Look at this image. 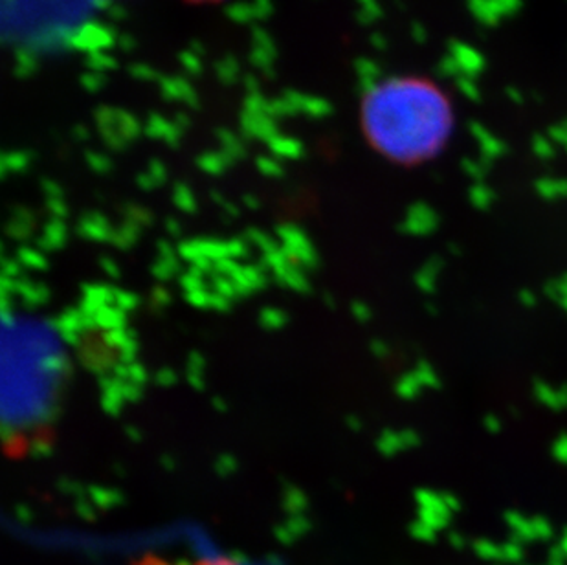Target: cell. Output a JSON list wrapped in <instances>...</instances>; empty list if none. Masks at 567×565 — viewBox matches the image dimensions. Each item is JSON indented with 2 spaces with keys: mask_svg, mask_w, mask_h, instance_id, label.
Instances as JSON below:
<instances>
[{
  "mask_svg": "<svg viewBox=\"0 0 567 565\" xmlns=\"http://www.w3.org/2000/svg\"><path fill=\"white\" fill-rule=\"evenodd\" d=\"M483 424H485V428H487V432L491 433H499V430H502V421H499V417L496 415L485 417Z\"/></svg>",
  "mask_w": 567,
  "mask_h": 565,
  "instance_id": "ee69618b",
  "label": "cell"
},
{
  "mask_svg": "<svg viewBox=\"0 0 567 565\" xmlns=\"http://www.w3.org/2000/svg\"><path fill=\"white\" fill-rule=\"evenodd\" d=\"M471 133L472 138L476 140L483 161L493 162L494 158L507 153V145H505L504 140L494 136L487 127H483L482 123H471Z\"/></svg>",
  "mask_w": 567,
  "mask_h": 565,
  "instance_id": "30bf717a",
  "label": "cell"
},
{
  "mask_svg": "<svg viewBox=\"0 0 567 565\" xmlns=\"http://www.w3.org/2000/svg\"><path fill=\"white\" fill-rule=\"evenodd\" d=\"M553 458L557 459L560 464H567V433H563L553 443Z\"/></svg>",
  "mask_w": 567,
  "mask_h": 565,
  "instance_id": "e575fe53",
  "label": "cell"
},
{
  "mask_svg": "<svg viewBox=\"0 0 567 565\" xmlns=\"http://www.w3.org/2000/svg\"><path fill=\"white\" fill-rule=\"evenodd\" d=\"M155 380L156 384L162 386V388H172V386L177 382V373L169 368L161 369V371L155 374Z\"/></svg>",
  "mask_w": 567,
  "mask_h": 565,
  "instance_id": "d590c367",
  "label": "cell"
},
{
  "mask_svg": "<svg viewBox=\"0 0 567 565\" xmlns=\"http://www.w3.org/2000/svg\"><path fill=\"white\" fill-rule=\"evenodd\" d=\"M413 373L417 374V379L421 380L423 388L437 390L441 386L440 377H437L434 368H432L429 362H419L417 368L413 369Z\"/></svg>",
  "mask_w": 567,
  "mask_h": 565,
  "instance_id": "4316f807",
  "label": "cell"
},
{
  "mask_svg": "<svg viewBox=\"0 0 567 565\" xmlns=\"http://www.w3.org/2000/svg\"><path fill=\"white\" fill-rule=\"evenodd\" d=\"M455 85H457L461 94H463L466 100H472V102H477V100H480V86H477L476 78H471V75H460V78L455 80Z\"/></svg>",
  "mask_w": 567,
  "mask_h": 565,
  "instance_id": "f546056e",
  "label": "cell"
},
{
  "mask_svg": "<svg viewBox=\"0 0 567 565\" xmlns=\"http://www.w3.org/2000/svg\"><path fill=\"white\" fill-rule=\"evenodd\" d=\"M33 228V219L21 220L19 219V215H17L16 219L11 220L10 225H8V232H10L13 237L17 239H24L28 237V234H32Z\"/></svg>",
  "mask_w": 567,
  "mask_h": 565,
  "instance_id": "d6a6232c",
  "label": "cell"
},
{
  "mask_svg": "<svg viewBox=\"0 0 567 565\" xmlns=\"http://www.w3.org/2000/svg\"><path fill=\"white\" fill-rule=\"evenodd\" d=\"M546 290L547 296L551 299H557V301L567 299V274H564L563 278H558L555 279V281L549 282Z\"/></svg>",
  "mask_w": 567,
  "mask_h": 565,
  "instance_id": "836d02e7",
  "label": "cell"
},
{
  "mask_svg": "<svg viewBox=\"0 0 567 565\" xmlns=\"http://www.w3.org/2000/svg\"><path fill=\"white\" fill-rule=\"evenodd\" d=\"M560 305H563L564 310H566L567 312V299H563V301H560Z\"/></svg>",
  "mask_w": 567,
  "mask_h": 565,
  "instance_id": "f907efd6",
  "label": "cell"
},
{
  "mask_svg": "<svg viewBox=\"0 0 567 565\" xmlns=\"http://www.w3.org/2000/svg\"><path fill=\"white\" fill-rule=\"evenodd\" d=\"M536 193L544 201H558V198H567V181H558V178H540L535 184Z\"/></svg>",
  "mask_w": 567,
  "mask_h": 565,
  "instance_id": "ffe728a7",
  "label": "cell"
},
{
  "mask_svg": "<svg viewBox=\"0 0 567 565\" xmlns=\"http://www.w3.org/2000/svg\"><path fill=\"white\" fill-rule=\"evenodd\" d=\"M502 556H504V561L518 562L522 558V547H519L518 542L502 545Z\"/></svg>",
  "mask_w": 567,
  "mask_h": 565,
  "instance_id": "f35d334b",
  "label": "cell"
},
{
  "mask_svg": "<svg viewBox=\"0 0 567 565\" xmlns=\"http://www.w3.org/2000/svg\"><path fill=\"white\" fill-rule=\"evenodd\" d=\"M189 4H217V2H223V0H186Z\"/></svg>",
  "mask_w": 567,
  "mask_h": 565,
  "instance_id": "c3c4849f",
  "label": "cell"
},
{
  "mask_svg": "<svg viewBox=\"0 0 567 565\" xmlns=\"http://www.w3.org/2000/svg\"><path fill=\"white\" fill-rule=\"evenodd\" d=\"M178 268H181L178 251L173 250L167 243H161L158 245V256H156V261L153 263V274L162 281H166V279L177 276Z\"/></svg>",
  "mask_w": 567,
  "mask_h": 565,
  "instance_id": "4fadbf2b",
  "label": "cell"
},
{
  "mask_svg": "<svg viewBox=\"0 0 567 565\" xmlns=\"http://www.w3.org/2000/svg\"><path fill=\"white\" fill-rule=\"evenodd\" d=\"M413 531H415V533H419L417 534L419 538H423V540L434 538V528L429 527V525H426V523L419 522L417 525H415V527H413Z\"/></svg>",
  "mask_w": 567,
  "mask_h": 565,
  "instance_id": "7bdbcfd3",
  "label": "cell"
},
{
  "mask_svg": "<svg viewBox=\"0 0 567 565\" xmlns=\"http://www.w3.org/2000/svg\"><path fill=\"white\" fill-rule=\"evenodd\" d=\"M519 304L524 305V307H535L536 305V296L529 290H522L519 292Z\"/></svg>",
  "mask_w": 567,
  "mask_h": 565,
  "instance_id": "bcb514c9",
  "label": "cell"
},
{
  "mask_svg": "<svg viewBox=\"0 0 567 565\" xmlns=\"http://www.w3.org/2000/svg\"><path fill=\"white\" fill-rule=\"evenodd\" d=\"M505 522H507L508 528L513 531L516 542H519V540H536L535 523L529 517H525L524 514L507 512Z\"/></svg>",
  "mask_w": 567,
  "mask_h": 565,
  "instance_id": "2e32d148",
  "label": "cell"
},
{
  "mask_svg": "<svg viewBox=\"0 0 567 565\" xmlns=\"http://www.w3.org/2000/svg\"><path fill=\"white\" fill-rule=\"evenodd\" d=\"M423 390L421 380L417 379V374L413 373V371L412 373L402 374L395 384L396 396L404 400L417 399L419 393Z\"/></svg>",
  "mask_w": 567,
  "mask_h": 565,
  "instance_id": "44dd1931",
  "label": "cell"
},
{
  "mask_svg": "<svg viewBox=\"0 0 567 565\" xmlns=\"http://www.w3.org/2000/svg\"><path fill=\"white\" fill-rule=\"evenodd\" d=\"M13 290H16L19 299H22V301L30 305V307H38V305L47 304L50 298L49 288L41 285V282L16 279V287H13Z\"/></svg>",
  "mask_w": 567,
  "mask_h": 565,
  "instance_id": "9a60e30c",
  "label": "cell"
},
{
  "mask_svg": "<svg viewBox=\"0 0 567 565\" xmlns=\"http://www.w3.org/2000/svg\"><path fill=\"white\" fill-rule=\"evenodd\" d=\"M92 327H96V323L80 307L64 310L63 315L58 318V329H60L61 337L69 343H81L85 340L86 335L91 332Z\"/></svg>",
  "mask_w": 567,
  "mask_h": 565,
  "instance_id": "277c9868",
  "label": "cell"
},
{
  "mask_svg": "<svg viewBox=\"0 0 567 565\" xmlns=\"http://www.w3.org/2000/svg\"><path fill=\"white\" fill-rule=\"evenodd\" d=\"M237 470V461L231 455H223L217 461V472L219 475H231Z\"/></svg>",
  "mask_w": 567,
  "mask_h": 565,
  "instance_id": "74e56055",
  "label": "cell"
},
{
  "mask_svg": "<svg viewBox=\"0 0 567 565\" xmlns=\"http://www.w3.org/2000/svg\"><path fill=\"white\" fill-rule=\"evenodd\" d=\"M533 393H535V399L549 410H566L567 408V386L557 390L546 382H535Z\"/></svg>",
  "mask_w": 567,
  "mask_h": 565,
  "instance_id": "5bb4252c",
  "label": "cell"
},
{
  "mask_svg": "<svg viewBox=\"0 0 567 565\" xmlns=\"http://www.w3.org/2000/svg\"><path fill=\"white\" fill-rule=\"evenodd\" d=\"M533 523H535L536 540H547L551 536L553 528L546 517H535Z\"/></svg>",
  "mask_w": 567,
  "mask_h": 565,
  "instance_id": "8d00e7d4",
  "label": "cell"
},
{
  "mask_svg": "<svg viewBox=\"0 0 567 565\" xmlns=\"http://www.w3.org/2000/svg\"><path fill=\"white\" fill-rule=\"evenodd\" d=\"M102 267L103 270H105V273L109 274V276H113V278L120 276V267L118 265H116V263L113 261V259H109V257H103Z\"/></svg>",
  "mask_w": 567,
  "mask_h": 565,
  "instance_id": "f6af8a7d",
  "label": "cell"
},
{
  "mask_svg": "<svg viewBox=\"0 0 567 565\" xmlns=\"http://www.w3.org/2000/svg\"><path fill=\"white\" fill-rule=\"evenodd\" d=\"M138 232L140 226L127 223V225L122 226V228L114 229L113 240H111V243L120 246V248H128V246H133L134 243L138 240Z\"/></svg>",
  "mask_w": 567,
  "mask_h": 565,
  "instance_id": "484cf974",
  "label": "cell"
},
{
  "mask_svg": "<svg viewBox=\"0 0 567 565\" xmlns=\"http://www.w3.org/2000/svg\"><path fill=\"white\" fill-rule=\"evenodd\" d=\"M441 268H443V261L437 259V257H432V259L426 261V265L419 270L417 276H415V282H417V287L421 288L423 292H434L437 278H440Z\"/></svg>",
  "mask_w": 567,
  "mask_h": 565,
  "instance_id": "e0dca14e",
  "label": "cell"
},
{
  "mask_svg": "<svg viewBox=\"0 0 567 565\" xmlns=\"http://www.w3.org/2000/svg\"><path fill=\"white\" fill-rule=\"evenodd\" d=\"M66 243V226L60 220H52L49 226H44L43 237L39 240L41 250H58Z\"/></svg>",
  "mask_w": 567,
  "mask_h": 565,
  "instance_id": "ac0fdd59",
  "label": "cell"
},
{
  "mask_svg": "<svg viewBox=\"0 0 567 565\" xmlns=\"http://www.w3.org/2000/svg\"><path fill=\"white\" fill-rule=\"evenodd\" d=\"M440 226V215L430 208L429 204H413L408 209L406 219L402 223V232L410 235H430L434 234Z\"/></svg>",
  "mask_w": 567,
  "mask_h": 565,
  "instance_id": "5b68a950",
  "label": "cell"
},
{
  "mask_svg": "<svg viewBox=\"0 0 567 565\" xmlns=\"http://www.w3.org/2000/svg\"><path fill=\"white\" fill-rule=\"evenodd\" d=\"M488 164L491 162L487 161H468V158H465V161L461 162V166H463V171H465L466 175L471 176L472 181L476 182H483L485 181V176H487L488 173Z\"/></svg>",
  "mask_w": 567,
  "mask_h": 565,
  "instance_id": "f1b7e54d",
  "label": "cell"
},
{
  "mask_svg": "<svg viewBox=\"0 0 567 565\" xmlns=\"http://www.w3.org/2000/svg\"><path fill=\"white\" fill-rule=\"evenodd\" d=\"M80 234L92 243H109L113 240L114 228L103 215L91 214L81 219Z\"/></svg>",
  "mask_w": 567,
  "mask_h": 565,
  "instance_id": "7c38bea8",
  "label": "cell"
},
{
  "mask_svg": "<svg viewBox=\"0 0 567 565\" xmlns=\"http://www.w3.org/2000/svg\"><path fill=\"white\" fill-rule=\"evenodd\" d=\"M94 323H96V327H100V329H103V332L122 329V327H125V312L124 310H120L118 307H114V305H107V307H103V309L97 312L96 318H94Z\"/></svg>",
  "mask_w": 567,
  "mask_h": 565,
  "instance_id": "d6986e66",
  "label": "cell"
},
{
  "mask_svg": "<svg viewBox=\"0 0 567 565\" xmlns=\"http://www.w3.org/2000/svg\"><path fill=\"white\" fill-rule=\"evenodd\" d=\"M444 502L449 505L450 511H457L460 508V500L457 497L452 496L449 492H443Z\"/></svg>",
  "mask_w": 567,
  "mask_h": 565,
  "instance_id": "7dc6e473",
  "label": "cell"
},
{
  "mask_svg": "<svg viewBox=\"0 0 567 565\" xmlns=\"http://www.w3.org/2000/svg\"><path fill=\"white\" fill-rule=\"evenodd\" d=\"M226 278H230L231 281H234V287H236L239 298L248 296V294L257 292V290H261V288H265V285H267L265 268L250 267V265H239V267H237L230 276H226Z\"/></svg>",
  "mask_w": 567,
  "mask_h": 565,
  "instance_id": "8992f818",
  "label": "cell"
},
{
  "mask_svg": "<svg viewBox=\"0 0 567 565\" xmlns=\"http://www.w3.org/2000/svg\"><path fill=\"white\" fill-rule=\"evenodd\" d=\"M419 444H421V439H419L417 432H413V430H404V432L385 430L377 441V449L380 453L391 458V455L404 452V450L415 449Z\"/></svg>",
  "mask_w": 567,
  "mask_h": 565,
  "instance_id": "9c48e42d",
  "label": "cell"
},
{
  "mask_svg": "<svg viewBox=\"0 0 567 565\" xmlns=\"http://www.w3.org/2000/svg\"><path fill=\"white\" fill-rule=\"evenodd\" d=\"M449 55L457 63L461 74L463 75L476 78V75L485 69V59H483V55L480 54L476 49H472V47L461 43V41H452V43H450Z\"/></svg>",
  "mask_w": 567,
  "mask_h": 565,
  "instance_id": "ba28073f",
  "label": "cell"
},
{
  "mask_svg": "<svg viewBox=\"0 0 567 565\" xmlns=\"http://www.w3.org/2000/svg\"><path fill=\"white\" fill-rule=\"evenodd\" d=\"M272 276L281 287L295 290V292H309L311 290V282L307 278L306 270L295 265V263H290L289 259L281 263L276 270H272Z\"/></svg>",
  "mask_w": 567,
  "mask_h": 565,
  "instance_id": "8fae6325",
  "label": "cell"
},
{
  "mask_svg": "<svg viewBox=\"0 0 567 565\" xmlns=\"http://www.w3.org/2000/svg\"><path fill=\"white\" fill-rule=\"evenodd\" d=\"M360 123L380 155L401 164L434 156L452 131V111L443 92L417 78H388L365 91Z\"/></svg>",
  "mask_w": 567,
  "mask_h": 565,
  "instance_id": "6da1fadb",
  "label": "cell"
},
{
  "mask_svg": "<svg viewBox=\"0 0 567 565\" xmlns=\"http://www.w3.org/2000/svg\"><path fill=\"white\" fill-rule=\"evenodd\" d=\"M533 153L540 161H551L553 156H555V142L549 136L536 134L535 138H533Z\"/></svg>",
  "mask_w": 567,
  "mask_h": 565,
  "instance_id": "83f0119b",
  "label": "cell"
},
{
  "mask_svg": "<svg viewBox=\"0 0 567 565\" xmlns=\"http://www.w3.org/2000/svg\"><path fill=\"white\" fill-rule=\"evenodd\" d=\"M278 235L281 250L290 263L303 270L318 267V251L303 229L292 225L279 226Z\"/></svg>",
  "mask_w": 567,
  "mask_h": 565,
  "instance_id": "7a4b0ae2",
  "label": "cell"
},
{
  "mask_svg": "<svg viewBox=\"0 0 567 565\" xmlns=\"http://www.w3.org/2000/svg\"><path fill=\"white\" fill-rule=\"evenodd\" d=\"M169 292H167L164 287L153 288V292H151V304L156 305V307H166L169 304Z\"/></svg>",
  "mask_w": 567,
  "mask_h": 565,
  "instance_id": "60d3db41",
  "label": "cell"
},
{
  "mask_svg": "<svg viewBox=\"0 0 567 565\" xmlns=\"http://www.w3.org/2000/svg\"><path fill=\"white\" fill-rule=\"evenodd\" d=\"M287 321H289L287 312L281 309H276V307H267V309H262L261 315H259V323H261L262 329H267V331H279V329H284V327L287 326Z\"/></svg>",
  "mask_w": 567,
  "mask_h": 565,
  "instance_id": "7402d4cb",
  "label": "cell"
},
{
  "mask_svg": "<svg viewBox=\"0 0 567 565\" xmlns=\"http://www.w3.org/2000/svg\"><path fill=\"white\" fill-rule=\"evenodd\" d=\"M204 371H206V362H204V358L200 357V355H197V352H193L188 360V380L193 388L203 390Z\"/></svg>",
  "mask_w": 567,
  "mask_h": 565,
  "instance_id": "d4e9b609",
  "label": "cell"
},
{
  "mask_svg": "<svg viewBox=\"0 0 567 565\" xmlns=\"http://www.w3.org/2000/svg\"><path fill=\"white\" fill-rule=\"evenodd\" d=\"M19 263L30 268V270H44V268L49 267L47 256H44V251L41 248H21L19 250Z\"/></svg>",
  "mask_w": 567,
  "mask_h": 565,
  "instance_id": "603a6c76",
  "label": "cell"
},
{
  "mask_svg": "<svg viewBox=\"0 0 567 565\" xmlns=\"http://www.w3.org/2000/svg\"><path fill=\"white\" fill-rule=\"evenodd\" d=\"M474 549H476L477 555L482 556V558H487V561H504L502 547L493 544V542H488V540H480V542H476Z\"/></svg>",
  "mask_w": 567,
  "mask_h": 565,
  "instance_id": "4dcf8cb0",
  "label": "cell"
},
{
  "mask_svg": "<svg viewBox=\"0 0 567 565\" xmlns=\"http://www.w3.org/2000/svg\"><path fill=\"white\" fill-rule=\"evenodd\" d=\"M102 405L109 415H118L127 404V396H125L124 380L118 379L116 374H105L102 382Z\"/></svg>",
  "mask_w": 567,
  "mask_h": 565,
  "instance_id": "52a82bcc",
  "label": "cell"
},
{
  "mask_svg": "<svg viewBox=\"0 0 567 565\" xmlns=\"http://www.w3.org/2000/svg\"><path fill=\"white\" fill-rule=\"evenodd\" d=\"M560 549H563L564 555L567 556V533L564 534L563 545H560Z\"/></svg>",
  "mask_w": 567,
  "mask_h": 565,
  "instance_id": "681fc988",
  "label": "cell"
},
{
  "mask_svg": "<svg viewBox=\"0 0 567 565\" xmlns=\"http://www.w3.org/2000/svg\"><path fill=\"white\" fill-rule=\"evenodd\" d=\"M419 508H421V522L426 523L429 527L443 528L449 523L450 511L449 505L444 502L443 492L419 491L417 492Z\"/></svg>",
  "mask_w": 567,
  "mask_h": 565,
  "instance_id": "3957f363",
  "label": "cell"
},
{
  "mask_svg": "<svg viewBox=\"0 0 567 565\" xmlns=\"http://www.w3.org/2000/svg\"><path fill=\"white\" fill-rule=\"evenodd\" d=\"M371 351H373L377 358H388L390 347H388V343H384V341L375 340L371 343Z\"/></svg>",
  "mask_w": 567,
  "mask_h": 565,
  "instance_id": "b9f144b4",
  "label": "cell"
},
{
  "mask_svg": "<svg viewBox=\"0 0 567 565\" xmlns=\"http://www.w3.org/2000/svg\"><path fill=\"white\" fill-rule=\"evenodd\" d=\"M114 307H118L120 310L128 312L138 305V298L134 294L127 292L124 288H114Z\"/></svg>",
  "mask_w": 567,
  "mask_h": 565,
  "instance_id": "1f68e13d",
  "label": "cell"
},
{
  "mask_svg": "<svg viewBox=\"0 0 567 565\" xmlns=\"http://www.w3.org/2000/svg\"><path fill=\"white\" fill-rule=\"evenodd\" d=\"M351 312H353L354 318L362 321V323L371 320V309L364 301H354V304L351 305Z\"/></svg>",
  "mask_w": 567,
  "mask_h": 565,
  "instance_id": "ab89813d",
  "label": "cell"
},
{
  "mask_svg": "<svg viewBox=\"0 0 567 565\" xmlns=\"http://www.w3.org/2000/svg\"><path fill=\"white\" fill-rule=\"evenodd\" d=\"M494 198H496V195H494L493 189L483 182H477L471 187V203L474 204V208L488 209L493 206Z\"/></svg>",
  "mask_w": 567,
  "mask_h": 565,
  "instance_id": "cb8c5ba5",
  "label": "cell"
}]
</instances>
